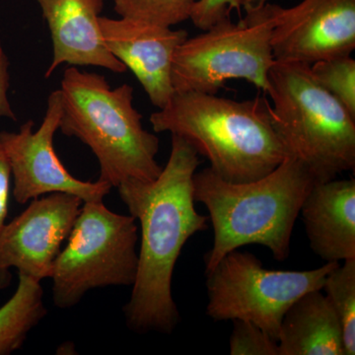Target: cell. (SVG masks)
Here are the masks:
<instances>
[{
  "mask_svg": "<svg viewBox=\"0 0 355 355\" xmlns=\"http://www.w3.org/2000/svg\"><path fill=\"white\" fill-rule=\"evenodd\" d=\"M83 200L53 193L33 200L0 233V289L11 280L10 268L41 282L51 279L62 243L67 240Z\"/></svg>",
  "mask_w": 355,
  "mask_h": 355,
  "instance_id": "10",
  "label": "cell"
},
{
  "mask_svg": "<svg viewBox=\"0 0 355 355\" xmlns=\"http://www.w3.org/2000/svg\"><path fill=\"white\" fill-rule=\"evenodd\" d=\"M200 164L193 147L172 135L169 159L156 179L127 180L116 187L140 229L137 277L123 307L128 329L137 333L171 334L179 324L173 272L188 240L207 229V216L196 210L193 198Z\"/></svg>",
  "mask_w": 355,
  "mask_h": 355,
  "instance_id": "1",
  "label": "cell"
},
{
  "mask_svg": "<svg viewBox=\"0 0 355 355\" xmlns=\"http://www.w3.org/2000/svg\"><path fill=\"white\" fill-rule=\"evenodd\" d=\"M279 355H345L342 327L322 291L307 292L286 311Z\"/></svg>",
  "mask_w": 355,
  "mask_h": 355,
  "instance_id": "15",
  "label": "cell"
},
{
  "mask_svg": "<svg viewBox=\"0 0 355 355\" xmlns=\"http://www.w3.org/2000/svg\"><path fill=\"white\" fill-rule=\"evenodd\" d=\"M46 314L41 282L19 275L12 297L0 308V355L19 349Z\"/></svg>",
  "mask_w": 355,
  "mask_h": 355,
  "instance_id": "16",
  "label": "cell"
},
{
  "mask_svg": "<svg viewBox=\"0 0 355 355\" xmlns=\"http://www.w3.org/2000/svg\"><path fill=\"white\" fill-rule=\"evenodd\" d=\"M60 90L58 130L94 153L100 181L116 188L127 180L153 181L160 175L159 139L142 125V116L133 107L132 86L113 89L104 76L69 65Z\"/></svg>",
  "mask_w": 355,
  "mask_h": 355,
  "instance_id": "4",
  "label": "cell"
},
{
  "mask_svg": "<svg viewBox=\"0 0 355 355\" xmlns=\"http://www.w3.org/2000/svg\"><path fill=\"white\" fill-rule=\"evenodd\" d=\"M11 170L6 153L0 146V233L6 226L11 190Z\"/></svg>",
  "mask_w": 355,
  "mask_h": 355,
  "instance_id": "23",
  "label": "cell"
},
{
  "mask_svg": "<svg viewBox=\"0 0 355 355\" xmlns=\"http://www.w3.org/2000/svg\"><path fill=\"white\" fill-rule=\"evenodd\" d=\"M243 8L246 16L239 22L225 18L180 44L172 64L175 92L217 94L230 79H244L268 92L275 62L272 34L280 6L266 2Z\"/></svg>",
  "mask_w": 355,
  "mask_h": 355,
  "instance_id": "6",
  "label": "cell"
},
{
  "mask_svg": "<svg viewBox=\"0 0 355 355\" xmlns=\"http://www.w3.org/2000/svg\"><path fill=\"white\" fill-rule=\"evenodd\" d=\"M268 0H197L190 19L198 29L207 31L219 21L230 17L232 10L247 6H261Z\"/></svg>",
  "mask_w": 355,
  "mask_h": 355,
  "instance_id": "21",
  "label": "cell"
},
{
  "mask_svg": "<svg viewBox=\"0 0 355 355\" xmlns=\"http://www.w3.org/2000/svg\"><path fill=\"white\" fill-rule=\"evenodd\" d=\"M149 121L154 132L186 140L230 183L261 179L287 156L266 98L239 102L197 91L175 92Z\"/></svg>",
  "mask_w": 355,
  "mask_h": 355,
  "instance_id": "2",
  "label": "cell"
},
{
  "mask_svg": "<svg viewBox=\"0 0 355 355\" xmlns=\"http://www.w3.org/2000/svg\"><path fill=\"white\" fill-rule=\"evenodd\" d=\"M311 250L326 263L355 259V180L315 183L301 207Z\"/></svg>",
  "mask_w": 355,
  "mask_h": 355,
  "instance_id": "14",
  "label": "cell"
},
{
  "mask_svg": "<svg viewBox=\"0 0 355 355\" xmlns=\"http://www.w3.org/2000/svg\"><path fill=\"white\" fill-rule=\"evenodd\" d=\"M9 67H10V64H9L8 57H7L3 44L0 39V119L6 118L16 121L17 116L14 113L8 97L9 87H10Z\"/></svg>",
  "mask_w": 355,
  "mask_h": 355,
  "instance_id": "22",
  "label": "cell"
},
{
  "mask_svg": "<svg viewBox=\"0 0 355 355\" xmlns=\"http://www.w3.org/2000/svg\"><path fill=\"white\" fill-rule=\"evenodd\" d=\"M355 49V0H303L280 7L272 34L275 60L312 64L350 57Z\"/></svg>",
  "mask_w": 355,
  "mask_h": 355,
  "instance_id": "11",
  "label": "cell"
},
{
  "mask_svg": "<svg viewBox=\"0 0 355 355\" xmlns=\"http://www.w3.org/2000/svg\"><path fill=\"white\" fill-rule=\"evenodd\" d=\"M62 94L60 89L48 98L41 127L29 120L18 132H0V146L6 153L13 180V197L20 205L53 193L80 198L84 202H102L111 191L106 182H85L72 176L53 148V137L60 128Z\"/></svg>",
  "mask_w": 355,
  "mask_h": 355,
  "instance_id": "9",
  "label": "cell"
},
{
  "mask_svg": "<svg viewBox=\"0 0 355 355\" xmlns=\"http://www.w3.org/2000/svg\"><path fill=\"white\" fill-rule=\"evenodd\" d=\"M197 0H114L123 18L171 28L191 18Z\"/></svg>",
  "mask_w": 355,
  "mask_h": 355,
  "instance_id": "18",
  "label": "cell"
},
{
  "mask_svg": "<svg viewBox=\"0 0 355 355\" xmlns=\"http://www.w3.org/2000/svg\"><path fill=\"white\" fill-rule=\"evenodd\" d=\"M342 327L345 355L355 354V259L338 263L328 275L323 289Z\"/></svg>",
  "mask_w": 355,
  "mask_h": 355,
  "instance_id": "17",
  "label": "cell"
},
{
  "mask_svg": "<svg viewBox=\"0 0 355 355\" xmlns=\"http://www.w3.org/2000/svg\"><path fill=\"white\" fill-rule=\"evenodd\" d=\"M314 184L305 166L291 156L270 174L248 183H230L209 167L196 172L193 198L207 207L214 233L205 257V272L246 245H261L275 260H286L296 219Z\"/></svg>",
  "mask_w": 355,
  "mask_h": 355,
  "instance_id": "3",
  "label": "cell"
},
{
  "mask_svg": "<svg viewBox=\"0 0 355 355\" xmlns=\"http://www.w3.org/2000/svg\"><path fill=\"white\" fill-rule=\"evenodd\" d=\"M312 76L355 118V60L350 57L320 60L310 64Z\"/></svg>",
  "mask_w": 355,
  "mask_h": 355,
  "instance_id": "19",
  "label": "cell"
},
{
  "mask_svg": "<svg viewBox=\"0 0 355 355\" xmlns=\"http://www.w3.org/2000/svg\"><path fill=\"white\" fill-rule=\"evenodd\" d=\"M270 116L286 155L315 183L355 168V118L317 83L310 65L275 60L268 72Z\"/></svg>",
  "mask_w": 355,
  "mask_h": 355,
  "instance_id": "5",
  "label": "cell"
},
{
  "mask_svg": "<svg viewBox=\"0 0 355 355\" xmlns=\"http://www.w3.org/2000/svg\"><path fill=\"white\" fill-rule=\"evenodd\" d=\"M338 263L311 270H268L254 254L233 250L205 272L207 315L216 322H251L277 340L286 311L307 292L322 291Z\"/></svg>",
  "mask_w": 355,
  "mask_h": 355,
  "instance_id": "8",
  "label": "cell"
},
{
  "mask_svg": "<svg viewBox=\"0 0 355 355\" xmlns=\"http://www.w3.org/2000/svg\"><path fill=\"white\" fill-rule=\"evenodd\" d=\"M99 26L110 53L132 70L153 106L163 108L175 93L173 58L188 32L123 17L100 16Z\"/></svg>",
  "mask_w": 355,
  "mask_h": 355,
  "instance_id": "12",
  "label": "cell"
},
{
  "mask_svg": "<svg viewBox=\"0 0 355 355\" xmlns=\"http://www.w3.org/2000/svg\"><path fill=\"white\" fill-rule=\"evenodd\" d=\"M139 241L135 217L111 211L103 200L83 202L67 246L53 266V304L69 309L93 289L132 286Z\"/></svg>",
  "mask_w": 355,
  "mask_h": 355,
  "instance_id": "7",
  "label": "cell"
},
{
  "mask_svg": "<svg viewBox=\"0 0 355 355\" xmlns=\"http://www.w3.org/2000/svg\"><path fill=\"white\" fill-rule=\"evenodd\" d=\"M53 42V60L44 77L62 64L99 67L114 73L128 69L103 41L99 26L103 0H37Z\"/></svg>",
  "mask_w": 355,
  "mask_h": 355,
  "instance_id": "13",
  "label": "cell"
},
{
  "mask_svg": "<svg viewBox=\"0 0 355 355\" xmlns=\"http://www.w3.org/2000/svg\"><path fill=\"white\" fill-rule=\"evenodd\" d=\"M230 336L231 355H279V343L251 322L235 320Z\"/></svg>",
  "mask_w": 355,
  "mask_h": 355,
  "instance_id": "20",
  "label": "cell"
}]
</instances>
